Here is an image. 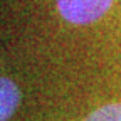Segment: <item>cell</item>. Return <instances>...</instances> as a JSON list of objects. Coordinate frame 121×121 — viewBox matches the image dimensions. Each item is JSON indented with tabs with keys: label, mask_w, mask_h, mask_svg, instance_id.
I'll list each match as a JSON object with an SVG mask.
<instances>
[{
	"label": "cell",
	"mask_w": 121,
	"mask_h": 121,
	"mask_svg": "<svg viewBox=\"0 0 121 121\" xmlns=\"http://www.w3.org/2000/svg\"><path fill=\"white\" fill-rule=\"evenodd\" d=\"M111 4L113 0H57V9L67 22L84 25L104 15Z\"/></svg>",
	"instance_id": "obj_1"
},
{
	"label": "cell",
	"mask_w": 121,
	"mask_h": 121,
	"mask_svg": "<svg viewBox=\"0 0 121 121\" xmlns=\"http://www.w3.org/2000/svg\"><path fill=\"white\" fill-rule=\"evenodd\" d=\"M84 121H121V104H106L93 111Z\"/></svg>",
	"instance_id": "obj_3"
},
{
	"label": "cell",
	"mask_w": 121,
	"mask_h": 121,
	"mask_svg": "<svg viewBox=\"0 0 121 121\" xmlns=\"http://www.w3.org/2000/svg\"><path fill=\"white\" fill-rule=\"evenodd\" d=\"M17 104H19V89L10 79L2 78V81H0V121H7L15 111Z\"/></svg>",
	"instance_id": "obj_2"
}]
</instances>
